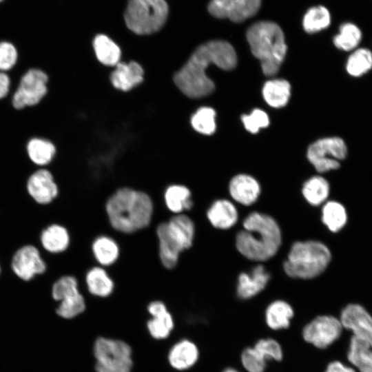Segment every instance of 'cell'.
Returning <instances> with one entry per match:
<instances>
[{
    "label": "cell",
    "mask_w": 372,
    "mask_h": 372,
    "mask_svg": "<svg viewBox=\"0 0 372 372\" xmlns=\"http://www.w3.org/2000/svg\"><path fill=\"white\" fill-rule=\"evenodd\" d=\"M93 46L98 60L106 65H116L119 63L121 50L107 36L98 34L93 41Z\"/></svg>",
    "instance_id": "cell-31"
},
{
    "label": "cell",
    "mask_w": 372,
    "mask_h": 372,
    "mask_svg": "<svg viewBox=\"0 0 372 372\" xmlns=\"http://www.w3.org/2000/svg\"><path fill=\"white\" fill-rule=\"evenodd\" d=\"M86 307L85 296L81 292L59 302L56 312L61 318L71 319L83 313Z\"/></svg>",
    "instance_id": "cell-38"
},
{
    "label": "cell",
    "mask_w": 372,
    "mask_h": 372,
    "mask_svg": "<svg viewBox=\"0 0 372 372\" xmlns=\"http://www.w3.org/2000/svg\"><path fill=\"white\" fill-rule=\"evenodd\" d=\"M96 372H130L132 351L123 341L99 338L94 347Z\"/></svg>",
    "instance_id": "cell-7"
},
{
    "label": "cell",
    "mask_w": 372,
    "mask_h": 372,
    "mask_svg": "<svg viewBox=\"0 0 372 372\" xmlns=\"http://www.w3.org/2000/svg\"><path fill=\"white\" fill-rule=\"evenodd\" d=\"M164 205L171 215L189 214L195 206L192 190L180 183L169 184L163 193Z\"/></svg>",
    "instance_id": "cell-17"
},
{
    "label": "cell",
    "mask_w": 372,
    "mask_h": 372,
    "mask_svg": "<svg viewBox=\"0 0 372 372\" xmlns=\"http://www.w3.org/2000/svg\"><path fill=\"white\" fill-rule=\"evenodd\" d=\"M237 56L232 45L224 41H211L200 45L184 66L176 73L174 81L178 89L191 98H200L211 94L214 83L207 76L211 64L225 70H233Z\"/></svg>",
    "instance_id": "cell-1"
},
{
    "label": "cell",
    "mask_w": 372,
    "mask_h": 372,
    "mask_svg": "<svg viewBox=\"0 0 372 372\" xmlns=\"http://www.w3.org/2000/svg\"><path fill=\"white\" fill-rule=\"evenodd\" d=\"M40 242L43 248L48 252L52 254H62L70 249L72 235L64 224L54 223L41 231Z\"/></svg>",
    "instance_id": "cell-23"
},
{
    "label": "cell",
    "mask_w": 372,
    "mask_h": 372,
    "mask_svg": "<svg viewBox=\"0 0 372 372\" xmlns=\"http://www.w3.org/2000/svg\"><path fill=\"white\" fill-rule=\"evenodd\" d=\"M325 372H355L352 368L344 366L339 361L330 362Z\"/></svg>",
    "instance_id": "cell-44"
},
{
    "label": "cell",
    "mask_w": 372,
    "mask_h": 372,
    "mask_svg": "<svg viewBox=\"0 0 372 372\" xmlns=\"http://www.w3.org/2000/svg\"><path fill=\"white\" fill-rule=\"evenodd\" d=\"M11 81L7 72H0V100L5 99L10 93Z\"/></svg>",
    "instance_id": "cell-43"
},
{
    "label": "cell",
    "mask_w": 372,
    "mask_h": 372,
    "mask_svg": "<svg viewBox=\"0 0 372 372\" xmlns=\"http://www.w3.org/2000/svg\"><path fill=\"white\" fill-rule=\"evenodd\" d=\"M169 13L165 0H129L124 14L127 28L137 34L158 31Z\"/></svg>",
    "instance_id": "cell-6"
},
{
    "label": "cell",
    "mask_w": 372,
    "mask_h": 372,
    "mask_svg": "<svg viewBox=\"0 0 372 372\" xmlns=\"http://www.w3.org/2000/svg\"><path fill=\"white\" fill-rule=\"evenodd\" d=\"M293 316L294 310L289 303L283 300H276L265 309V323L273 331L286 329L290 326Z\"/></svg>",
    "instance_id": "cell-25"
},
{
    "label": "cell",
    "mask_w": 372,
    "mask_h": 372,
    "mask_svg": "<svg viewBox=\"0 0 372 372\" xmlns=\"http://www.w3.org/2000/svg\"><path fill=\"white\" fill-rule=\"evenodd\" d=\"M321 218L323 224L333 233L342 229L347 220V215L344 206L333 200L324 204Z\"/></svg>",
    "instance_id": "cell-32"
},
{
    "label": "cell",
    "mask_w": 372,
    "mask_h": 372,
    "mask_svg": "<svg viewBox=\"0 0 372 372\" xmlns=\"http://www.w3.org/2000/svg\"><path fill=\"white\" fill-rule=\"evenodd\" d=\"M260 192L261 187L258 181L248 174H238L229 183L230 196L234 201L244 206L255 203Z\"/></svg>",
    "instance_id": "cell-20"
},
{
    "label": "cell",
    "mask_w": 372,
    "mask_h": 372,
    "mask_svg": "<svg viewBox=\"0 0 372 372\" xmlns=\"http://www.w3.org/2000/svg\"><path fill=\"white\" fill-rule=\"evenodd\" d=\"M331 23V15L324 6L310 8L303 19V27L308 33H315L327 28Z\"/></svg>",
    "instance_id": "cell-36"
},
{
    "label": "cell",
    "mask_w": 372,
    "mask_h": 372,
    "mask_svg": "<svg viewBox=\"0 0 372 372\" xmlns=\"http://www.w3.org/2000/svg\"><path fill=\"white\" fill-rule=\"evenodd\" d=\"M105 211L109 225L115 233L132 235L152 225L155 205L147 192L121 186L107 198Z\"/></svg>",
    "instance_id": "cell-2"
},
{
    "label": "cell",
    "mask_w": 372,
    "mask_h": 372,
    "mask_svg": "<svg viewBox=\"0 0 372 372\" xmlns=\"http://www.w3.org/2000/svg\"><path fill=\"white\" fill-rule=\"evenodd\" d=\"M246 37L253 55L260 61L263 73L276 74L287 50L280 26L271 21H259L247 30Z\"/></svg>",
    "instance_id": "cell-4"
},
{
    "label": "cell",
    "mask_w": 372,
    "mask_h": 372,
    "mask_svg": "<svg viewBox=\"0 0 372 372\" xmlns=\"http://www.w3.org/2000/svg\"><path fill=\"white\" fill-rule=\"evenodd\" d=\"M269 280V272L261 264L256 265L249 273L242 272L238 277V297L242 300L252 298L265 289Z\"/></svg>",
    "instance_id": "cell-19"
},
{
    "label": "cell",
    "mask_w": 372,
    "mask_h": 372,
    "mask_svg": "<svg viewBox=\"0 0 372 372\" xmlns=\"http://www.w3.org/2000/svg\"><path fill=\"white\" fill-rule=\"evenodd\" d=\"M11 268L18 278L29 281L37 275L45 273L47 265L36 247L26 245L18 249L14 254Z\"/></svg>",
    "instance_id": "cell-12"
},
{
    "label": "cell",
    "mask_w": 372,
    "mask_h": 372,
    "mask_svg": "<svg viewBox=\"0 0 372 372\" xmlns=\"http://www.w3.org/2000/svg\"><path fill=\"white\" fill-rule=\"evenodd\" d=\"M372 68V52L364 48L355 49L348 57L346 70L353 77H360Z\"/></svg>",
    "instance_id": "cell-33"
},
{
    "label": "cell",
    "mask_w": 372,
    "mask_h": 372,
    "mask_svg": "<svg viewBox=\"0 0 372 372\" xmlns=\"http://www.w3.org/2000/svg\"><path fill=\"white\" fill-rule=\"evenodd\" d=\"M81 292L79 280L72 274L60 276L53 282L51 290L52 298L59 302Z\"/></svg>",
    "instance_id": "cell-35"
},
{
    "label": "cell",
    "mask_w": 372,
    "mask_h": 372,
    "mask_svg": "<svg viewBox=\"0 0 372 372\" xmlns=\"http://www.w3.org/2000/svg\"><path fill=\"white\" fill-rule=\"evenodd\" d=\"M340 321L343 327L372 347V316L358 304H350L341 312Z\"/></svg>",
    "instance_id": "cell-16"
},
{
    "label": "cell",
    "mask_w": 372,
    "mask_h": 372,
    "mask_svg": "<svg viewBox=\"0 0 372 372\" xmlns=\"http://www.w3.org/2000/svg\"><path fill=\"white\" fill-rule=\"evenodd\" d=\"M48 76L37 68L28 70L21 77L12 94V104L17 110L35 106L48 93Z\"/></svg>",
    "instance_id": "cell-9"
},
{
    "label": "cell",
    "mask_w": 372,
    "mask_h": 372,
    "mask_svg": "<svg viewBox=\"0 0 372 372\" xmlns=\"http://www.w3.org/2000/svg\"><path fill=\"white\" fill-rule=\"evenodd\" d=\"M25 189L38 204L48 205L60 194V187L52 173L46 167H39L28 178Z\"/></svg>",
    "instance_id": "cell-11"
},
{
    "label": "cell",
    "mask_w": 372,
    "mask_h": 372,
    "mask_svg": "<svg viewBox=\"0 0 372 372\" xmlns=\"http://www.w3.org/2000/svg\"><path fill=\"white\" fill-rule=\"evenodd\" d=\"M331 259L329 249L322 242L296 241L291 245L282 267L290 278L309 280L320 275Z\"/></svg>",
    "instance_id": "cell-5"
},
{
    "label": "cell",
    "mask_w": 372,
    "mask_h": 372,
    "mask_svg": "<svg viewBox=\"0 0 372 372\" xmlns=\"http://www.w3.org/2000/svg\"><path fill=\"white\" fill-rule=\"evenodd\" d=\"M260 3L261 0H211L207 8L214 17L239 23L254 16Z\"/></svg>",
    "instance_id": "cell-14"
},
{
    "label": "cell",
    "mask_w": 372,
    "mask_h": 372,
    "mask_svg": "<svg viewBox=\"0 0 372 372\" xmlns=\"http://www.w3.org/2000/svg\"><path fill=\"white\" fill-rule=\"evenodd\" d=\"M267 362L254 347L244 349L240 354V362L247 372H265Z\"/></svg>",
    "instance_id": "cell-40"
},
{
    "label": "cell",
    "mask_w": 372,
    "mask_h": 372,
    "mask_svg": "<svg viewBox=\"0 0 372 372\" xmlns=\"http://www.w3.org/2000/svg\"><path fill=\"white\" fill-rule=\"evenodd\" d=\"M242 227L235 238L236 247L242 256L265 262L277 254L282 244V232L274 218L253 211L245 217Z\"/></svg>",
    "instance_id": "cell-3"
},
{
    "label": "cell",
    "mask_w": 372,
    "mask_h": 372,
    "mask_svg": "<svg viewBox=\"0 0 372 372\" xmlns=\"http://www.w3.org/2000/svg\"><path fill=\"white\" fill-rule=\"evenodd\" d=\"M253 347L267 361L270 360L280 362L283 358L282 346L273 338L259 339Z\"/></svg>",
    "instance_id": "cell-39"
},
{
    "label": "cell",
    "mask_w": 372,
    "mask_h": 372,
    "mask_svg": "<svg viewBox=\"0 0 372 372\" xmlns=\"http://www.w3.org/2000/svg\"><path fill=\"white\" fill-rule=\"evenodd\" d=\"M262 96L266 103L276 108L287 105L291 94V86L284 79H273L267 81L262 87Z\"/></svg>",
    "instance_id": "cell-29"
},
{
    "label": "cell",
    "mask_w": 372,
    "mask_h": 372,
    "mask_svg": "<svg viewBox=\"0 0 372 372\" xmlns=\"http://www.w3.org/2000/svg\"><path fill=\"white\" fill-rule=\"evenodd\" d=\"M216 112L209 107L199 108L191 118L194 129L206 135L212 134L216 130Z\"/></svg>",
    "instance_id": "cell-37"
},
{
    "label": "cell",
    "mask_w": 372,
    "mask_h": 372,
    "mask_svg": "<svg viewBox=\"0 0 372 372\" xmlns=\"http://www.w3.org/2000/svg\"><path fill=\"white\" fill-rule=\"evenodd\" d=\"M347 358L360 372H372V347L367 342L353 335Z\"/></svg>",
    "instance_id": "cell-28"
},
{
    "label": "cell",
    "mask_w": 372,
    "mask_h": 372,
    "mask_svg": "<svg viewBox=\"0 0 372 372\" xmlns=\"http://www.w3.org/2000/svg\"><path fill=\"white\" fill-rule=\"evenodd\" d=\"M330 192L328 181L320 176L309 178L302 185V194L312 206H319L327 199Z\"/></svg>",
    "instance_id": "cell-30"
},
{
    "label": "cell",
    "mask_w": 372,
    "mask_h": 372,
    "mask_svg": "<svg viewBox=\"0 0 372 372\" xmlns=\"http://www.w3.org/2000/svg\"><path fill=\"white\" fill-rule=\"evenodd\" d=\"M147 310L152 318L147 322L151 335L156 339L167 338L174 327L172 316L165 303L159 299L150 301Z\"/></svg>",
    "instance_id": "cell-22"
},
{
    "label": "cell",
    "mask_w": 372,
    "mask_h": 372,
    "mask_svg": "<svg viewBox=\"0 0 372 372\" xmlns=\"http://www.w3.org/2000/svg\"><path fill=\"white\" fill-rule=\"evenodd\" d=\"M0 273H1V266H0Z\"/></svg>",
    "instance_id": "cell-46"
},
{
    "label": "cell",
    "mask_w": 372,
    "mask_h": 372,
    "mask_svg": "<svg viewBox=\"0 0 372 372\" xmlns=\"http://www.w3.org/2000/svg\"><path fill=\"white\" fill-rule=\"evenodd\" d=\"M28 156L35 165L44 167L53 160L56 149L54 144L45 138H32L26 145Z\"/></svg>",
    "instance_id": "cell-27"
},
{
    "label": "cell",
    "mask_w": 372,
    "mask_h": 372,
    "mask_svg": "<svg viewBox=\"0 0 372 372\" xmlns=\"http://www.w3.org/2000/svg\"><path fill=\"white\" fill-rule=\"evenodd\" d=\"M80 287L84 295L107 299L114 293L116 284L107 269L94 265L85 273Z\"/></svg>",
    "instance_id": "cell-15"
},
{
    "label": "cell",
    "mask_w": 372,
    "mask_h": 372,
    "mask_svg": "<svg viewBox=\"0 0 372 372\" xmlns=\"http://www.w3.org/2000/svg\"><path fill=\"white\" fill-rule=\"evenodd\" d=\"M169 238L178 247L182 253L194 246L197 228L192 216L186 213L172 215L163 221Z\"/></svg>",
    "instance_id": "cell-13"
},
{
    "label": "cell",
    "mask_w": 372,
    "mask_h": 372,
    "mask_svg": "<svg viewBox=\"0 0 372 372\" xmlns=\"http://www.w3.org/2000/svg\"><path fill=\"white\" fill-rule=\"evenodd\" d=\"M241 120L245 129L252 134L257 133L260 128L269 124L268 115L260 109H254L249 115H242Z\"/></svg>",
    "instance_id": "cell-42"
},
{
    "label": "cell",
    "mask_w": 372,
    "mask_h": 372,
    "mask_svg": "<svg viewBox=\"0 0 372 372\" xmlns=\"http://www.w3.org/2000/svg\"><path fill=\"white\" fill-rule=\"evenodd\" d=\"M18 51L15 45L8 41H0V72H7L16 65Z\"/></svg>",
    "instance_id": "cell-41"
},
{
    "label": "cell",
    "mask_w": 372,
    "mask_h": 372,
    "mask_svg": "<svg viewBox=\"0 0 372 372\" xmlns=\"http://www.w3.org/2000/svg\"><path fill=\"white\" fill-rule=\"evenodd\" d=\"M222 372H239V371L234 368L228 367V368L225 369Z\"/></svg>",
    "instance_id": "cell-45"
},
{
    "label": "cell",
    "mask_w": 372,
    "mask_h": 372,
    "mask_svg": "<svg viewBox=\"0 0 372 372\" xmlns=\"http://www.w3.org/2000/svg\"><path fill=\"white\" fill-rule=\"evenodd\" d=\"M2 1H3V0H0V2H1Z\"/></svg>",
    "instance_id": "cell-47"
},
{
    "label": "cell",
    "mask_w": 372,
    "mask_h": 372,
    "mask_svg": "<svg viewBox=\"0 0 372 372\" xmlns=\"http://www.w3.org/2000/svg\"><path fill=\"white\" fill-rule=\"evenodd\" d=\"M198 349L192 342L184 340L176 344L169 354L171 365L178 370L192 366L198 360Z\"/></svg>",
    "instance_id": "cell-26"
},
{
    "label": "cell",
    "mask_w": 372,
    "mask_h": 372,
    "mask_svg": "<svg viewBox=\"0 0 372 372\" xmlns=\"http://www.w3.org/2000/svg\"><path fill=\"white\" fill-rule=\"evenodd\" d=\"M205 216L214 228L225 230L236 224L238 220V211L231 200L220 198L210 204L206 210Z\"/></svg>",
    "instance_id": "cell-21"
},
{
    "label": "cell",
    "mask_w": 372,
    "mask_h": 372,
    "mask_svg": "<svg viewBox=\"0 0 372 372\" xmlns=\"http://www.w3.org/2000/svg\"><path fill=\"white\" fill-rule=\"evenodd\" d=\"M342 325L339 319L332 316H318L302 329L304 340L318 349H325L340 336Z\"/></svg>",
    "instance_id": "cell-10"
},
{
    "label": "cell",
    "mask_w": 372,
    "mask_h": 372,
    "mask_svg": "<svg viewBox=\"0 0 372 372\" xmlns=\"http://www.w3.org/2000/svg\"><path fill=\"white\" fill-rule=\"evenodd\" d=\"M143 70L136 62L118 63L110 76L112 85L117 89L128 91L143 81Z\"/></svg>",
    "instance_id": "cell-24"
},
{
    "label": "cell",
    "mask_w": 372,
    "mask_h": 372,
    "mask_svg": "<svg viewBox=\"0 0 372 372\" xmlns=\"http://www.w3.org/2000/svg\"><path fill=\"white\" fill-rule=\"evenodd\" d=\"M347 146L340 137H327L312 143L307 150V158L319 173L337 169L340 161L347 155Z\"/></svg>",
    "instance_id": "cell-8"
},
{
    "label": "cell",
    "mask_w": 372,
    "mask_h": 372,
    "mask_svg": "<svg viewBox=\"0 0 372 372\" xmlns=\"http://www.w3.org/2000/svg\"><path fill=\"white\" fill-rule=\"evenodd\" d=\"M362 39L360 29L353 23H344L339 28V33L333 38L335 46L343 51L356 49Z\"/></svg>",
    "instance_id": "cell-34"
},
{
    "label": "cell",
    "mask_w": 372,
    "mask_h": 372,
    "mask_svg": "<svg viewBox=\"0 0 372 372\" xmlns=\"http://www.w3.org/2000/svg\"><path fill=\"white\" fill-rule=\"evenodd\" d=\"M90 250L96 265L109 269L119 260L121 247L118 240L111 234H100L95 236Z\"/></svg>",
    "instance_id": "cell-18"
}]
</instances>
